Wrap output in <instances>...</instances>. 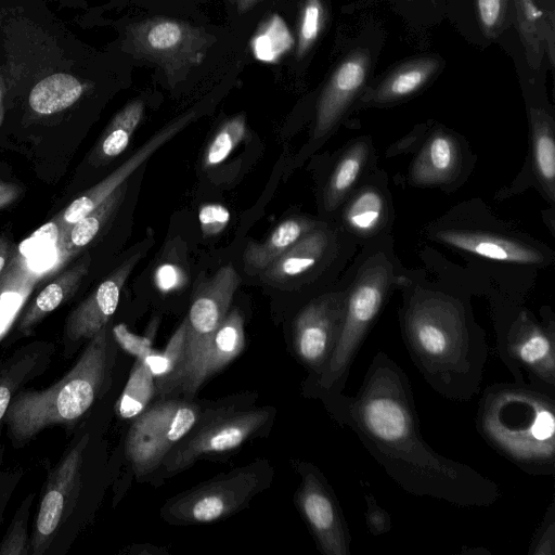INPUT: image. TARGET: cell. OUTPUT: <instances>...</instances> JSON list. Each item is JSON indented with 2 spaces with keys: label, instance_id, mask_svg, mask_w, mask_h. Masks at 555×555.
Masks as SVG:
<instances>
[{
  "label": "cell",
  "instance_id": "cell-1",
  "mask_svg": "<svg viewBox=\"0 0 555 555\" xmlns=\"http://www.w3.org/2000/svg\"><path fill=\"white\" fill-rule=\"evenodd\" d=\"M331 416L348 427L405 492L463 507L494 504L499 486L423 438L408 375L385 351L372 359L354 396H321Z\"/></svg>",
  "mask_w": 555,
  "mask_h": 555
},
{
  "label": "cell",
  "instance_id": "cell-8",
  "mask_svg": "<svg viewBox=\"0 0 555 555\" xmlns=\"http://www.w3.org/2000/svg\"><path fill=\"white\" fill-rule=\"evenodd\" d=\"M272 478L264 460L237 467L169 500L160 511L170 524H206L224 518L247 505Z\"/></svg>",
  "mask_w": 555,
  "mask_h": 555
},
{
  "label": "cell",
  "instance_id": "cell-45",
  "mask_svg": "<svg viewBox=\"0 0 555 555\" xmlns=\"http://www.w3.org/2000/svg\"><path fill=\"white\" fill-rule=\"evenodd\" d=\"M184 281L182 270L173 263H163L154 272V282L159 291L169 293L178 289Z\"/></svg>",
  "mask_w": 555,
  "mask_h": 555
},
{
  "label": "cell",
  "instance_id": "cell-11",
  "mask_svg": "<svg viewBox=\"0 0 555 555\" xmlns=\"http://www.w3.org/2000/svg\"><path fill=\"white\" fill-rule=\"evenodd\" d=\"M198 418L197 405L175 399L160 400L135 416L125 443L126 455L135 474L144 476L162 465Z\"/></svg>",
  "mask_w": 555,
  "mask_h": 555
},
{
  "label": "cell",
  "instance_id": "cell-2",
  "mask_svg": "<svg viewBox=\"0 0 555 555\" xmlns=\"http://www.w3.org/2000/svg\"><path fill=\"white\" fill-rule=\"evenodd\" d=\"M79 42L42 0H0V76L37 116L63 113L92 88Z\"/></svg>",
  "mask_w": 555,
  "mask_h": 555
},
{
  "label": "cell",
  "instance_id": "cell-17",
  "mask_svg": "<svg viewBox=\"0 0 555 555\" xmlns=\"http://www.w3.org/2000/svg\"><path fill=\"white\" fill-rule=\"evenodd\" d=\"M196 117L194 109L183 113L150 138L133 155L104 180L74 199L59 216V236L80 218L104 202L160 146L171 140Z\"/></svg>",
  "mask_w": 555,
  "mask_h": 555
},
{
  "label": "cell",
  "instance_id": "cell-21",
  "mask_svg": "<svg viewBox=\"0 0 555 555\" xmlns=\"http://www.w3.org/2000/svg\"><path fill=\"white\" fill-rule=\"evenodd\" d=\"M91 257L87 253L74 266L59 274L25 307L14 325V339L29 336L51 312L75 295L88 274Z\"/></svg>",
  "mask_w": 555,
  "mask_h": 555
},
{
  "label": "cell",
  "instance_id": "cell-20",
  "mask_svg": "<svg viewBox=\"0 0 555 555\" xmlns=\"http://www.w3.org/2000/svg\"><path fill=\"white\" fill-rule=\"evenodd\" d=\"M515 23L532 69L555 51V0H513Z\"/></svg>",
  "mask_w": 555,
  "mask_h": 555
},
{
  "label": "cell",
  "instance_id": "cell-14",
  "mask_svg": "<svg viewBox=\"0 0 555 555\" xmlns=\"http://www.w3.org/2000/svg\"><path fill=\"white\" fill-rule=\"evenodd\" d=\"M298 470L301 481L296 503L319 551L324 555H350L349 526L331 485L310 463H300Z\"/></svg>",
  "mask_w": 555,
  "mask_h": 555
},
{
  "label": "cell",
  "instance_id": "cell-36",
  "mask_svg": "<svg viewBox=\"0 0 555 555\" xmlns=\"http://www.w3.org/2000/svg\"><path fill=\"white\" fill-rule=\"evenodd\" d=\"M294 40L284 24L278 16H271L254 37L251 48L257 59L263 62H274L285 53Z\"/></svg>",
  "mask_w": 555,
  "mask_h": 555
},
{
  "label": "cell",
  "instance_id": "cell-10",
  "mask_svg": "<svg viewBox=\"0 0 555 555\" xmlns=\"http://www.w3.org/2000/svg\"><path fill=\"white\" fill-rule=\"evenodd\" d=\"M241 278L231 264L220 268L197 288L185 318L186 343L182 367L169 387L170 393L191 398V389L210 339L227 313Z\"/></svg>",
  "mask_w": 555,
  "mask_h": 555
},
{
  "label": "cell",
  "instance_id": "cell-47",
  "mask_svg": "<svg viewBox=\"0 0 555 555\" xmlns=\"http://www.w3.org/2000/svg\"><path fill=\"white\" fill-rule=\"evenodd\" d=\"M17 251L9 238L0 236V278L8 270Z\"/></svg>",
  "mask_w": 555,
  "mask_h": 555
},
{
  "label": "cell",
  "instance_id": "cell-39",
  "mask_svg": "<svg viewBox=\"0 0 555 555\" xmlns=\"http://www.w3.org/2000/svg\"><path fill=\"white\" fill-rule=\"evenodd\" d=\"M325 23L322 0H304L297 28L296 57L302 59L318 40Z\"/></svg>",
  "mask_w": 555,
  "mask_h": 555
},
{
  "label": "cell",
  "instance_id": "cell-7",
  "mask_svg": "<svg viewBox=\"0 0 555 555\" xmlns=\"http://www.w3.org/2000/svg\"><path fill=\"white\" fill-rule=\"evenodd\" d=\"M215 41L202 27L158 16L128 25L121 48L135 59L156 64L173 87L204 61Z\"/></svg>",
  "mask_w": 555,
  "mask_h": 555
},
{
  "label": "cell",
  "instance_id": "cell-23",
  "mask_svg": "<svg viewBox=\"0 0 555 555\" xmlns=\"http://www.w3.org/2000/svg\"><path fill=\"white\" fill-rule=\"evenodd\" d=\"M39 276L18 251L0 278V346L26 307Z\"/></svg>",
  "mask_w": 555,
  "mask_h": 555
},
{
  "label": "cell",
  "instance_id": "cell-48",
  "mask_svg": "<svg viewBox=\"0 0 555 555\" xmlns=\"http://www.w3.org/2000/svg\"><path fill=\"white\" fill-rule=\"evenodd\" d=\"M20 195V186L0 181V210L14 203Z\"/></svg>",
  "mask_w": 555,
  "mask_h": 555
},
{
  "label": "cell",
  "instance_id": "cell-33",
  "mask_svg": "<svg viewBox=\"0 0 555 555\" xmlns=\"http://www.w3.org/2000/svg\"><path fill=\"white\" fill-rule=\"evenodd\" d=\"M156 393L155 377L144 358H135L116 409L121 418H134Z\"/></svg>",
  "mask_w": 555,
  "mask_h": 555
},
{
  "label": "cell",
  "instance_id": "cell-38",
  "mask_svg": "<svg viewBox=\"0 0 555 555\" xmlns=\"http://www.w3.org/2000/svg\"><path fill=\"white\" fill-rule=\"evenodd\" d=\"M36 498L30 492L23 499L0 542V555H29L28 521Z\"/></svg>",
  "mask_w": 555,
  "mask_h": 555
},
{
  "label": "cell",
  "instance_id": "cell-35",
  "mask_svg": "<svg viewBox=\"0 0 555 555\" xmlns=\"http://www.w3.org/2000/svg\"><path fill=\"white\" fill-rule=\"evenodd\" d=\"M384 208L382 195L373 189H365L351 201L345 219L348 227L357 233H371L380 224Z\"/></svg>",
  "mask_w": 555,
  "mask_h": 555
},
{
  "label": "cell",
  "instance_id": "cell-40",
  "mask_svg": "<svg viewBox=\"0 0 555 555\" xmlns=\"http://www.w3.org/2000/svg\"><path fill=\"white\" fill-rule=\"evenodd\" d=\"M479 27L488 39L498 38L506 28L509 0H475Z\"/></svg>",
  "mask_w": 555,
  "mask_h": 555
},
{
  "label": "cell",
  "instance_id": "cell-28",
  "mask_svg": "<svg viewBox=\"0 0 555 555\" xmlns=\"http://www.w3.org/2000/svg\"><path fill=\"white\" fill-rule=\"evenodd\" d=\"M457 158V149L452 138L446 133H436L414 162L411 178L417 184L443 182L455 169Z\"/></svg>",
  "mask_w": 555,
  "mask_h": 555
},
{
  "label": "cell",
  "instance_id": "cell-50",
  "mask_svg": "<svg viewBox=\"0 0 555 555\" xmlns=\"http://www.w3.org/2000/svg\"><path fill=\"white\" fill-rule=\"evenodd\" d=\"M4 95H5L4 82H3L2 77L0 76V125L2 121V115H3Z\"/></svg>",
  "mask_w": 555,
  "mask_h": 555
},
{
  "label": "cell",
  "instance_id": "cell-27",
  "mask_svg": "<svg viewBox=\"0 0 555 555\" xmlns=\"http://www.w3.org/2000/svg\"><path fill=\"white\" fill-rule=\"evenodd\" d=\"M326 246V234L321 230H311L266 268L263 275L272 282L297 276L319 261Z\"/></svg>",
  "mask_w": 555,
  "mask_h": 555
},
{
  "label": "cell",
  "instance_id": "cell-16",
  "mask_svg": "<svg viewBox=\"0 0 555 555\" xmlns=\"http://www.w3.org/2000/svg\"><path fill=\"white\" fill-rule=\"evenodd\" d=\"M141 255L140 251L135 253L122 261L85 300L68 313L63 335L64 357H72L81 343L89 341L108 324L117 309L121 289L142 257Z\"/></svg>",
  "mask_w": 555,
  "mask_h": 555
},
{
  "label": "cell",
  "instance_id": "cell-9",
  "mask_svg": "<svg viewBox=\"0 0 555 555\" xmlns=\"http://www.w3.org/2000/svg\"><path fill=\"white\" fill-rule=\"evenodd\" d=\"M498 354L514 382L555 390V325L526 311L501 317L496 323Z\"/></svg>",
  "mask_w": 555,
  "mask_h": 555
},
{
  "label": "cell",
  "instance_id": "cell-41",
  "mask_svg": "<svg viewBox=\"0 0 555 555\" xmlns=\"http://www.w3.org/2000/svg\"><path fill=\"white\" fill-rule=\"evenodd\" d=\"M528 554L530 555H554L555 554V505L551 502L544 516L538 526Z\"/></svg>",
  "mask_w": 555,
  "mask_h": 555
},
{
  "label": "cell",
  "instance_id": "cell-3",
  "mask_svg": "<svg viewBox=\"0 0 555 555\" xmlns=\"http://www.w3.org/2000/svg\"><path fill=\"white\" fill-rule=\"evenodd\" d=\"M401 331L414 366L433 390L461 402L479 392L488 345L461 301L431 293L412 297L401 312Z\"/></svg>",
  "mask_w": 555,
  "mask_h": 555
},
{
  "label": "cell",
  "instance_id": "cell-29",
  "mask_svg": "<svg viewBox=\"0 0 555 555\" xmlns=\"http://www.w3.org/2000/svg\"><path fill=\"white\" fill-rule=\"evenodd\" d=\"M126 192L121 184L104 202L80 218L60 235V245L67 256H74L87 247L104 228L120 206Z\"/></svg>",
  "mask_w": 555,
  "mask_h": 555
},
{
  "label": "cell",
  "instance_id": "cell-34",
  "mask_svg": "<svg viewBox=\"0 0 555 555\" xmlns=\"http://www.w3.org/2000/svg\"><path fill=\"white\" fill-rule=\"evenodd\" d=\"M367 156L365 143L352 145L337 164L332 173L325 195L324 205L334 210L358 180Z\"/></svg>",
  "mask_w": 555,
  "mask_h": 555
},
{
  "label": "cell",
  "instance_id": "cell-43",
  "mask_svg": "<svg viewBox=\"0 0 555 555\" xmlns=\"http://www.w3.org/2000/svg\"><path fill=\"white\" fill-rule=\"evenodd\" d=\"M365 501V525L369 532L374 537L383 535L392 528L390 514L382 507L372 493H364Z\"/></svg>",
  "mask_w": 555,
  "mask_h": 555
},
{
  "label": "cell",
  "instance_id": "cell-42",
  "mask_svg": "<svg viewBox=\"0 0 555 555\" xmlns=\"http://www.w3.org/2000/svg\"><path fill=\"white\" fill-rule=\"evenodd\" d=\"M112 336L119 347L135 358L145 359L154 351L152 337L135 335L124 323L112 328Z\"/></svg>",
  "mask_w": 555,
  "mask_h": 555
},
{
  "label": "cell",
  "instance_id": "cell-12",
  "mask_svg": "<svg viewBox=\"0 0 555 555\" xmlns=\"http://www.w3.org/2000/svg\"><path fill=\"white\" fill-rule=\"evenodd\" d=\"M89 434L77 438L50 470L42 488L30 533L29 555H43L72 513L81 487L83 454Z\"/></svg>",
  "mask_w": 555,
  "mask_h": 555
},
{
  "label": "cell",
  "instance_id": "cell-25",
  "mask_svg": "<svg viewBox=\"0 0 555 555\" xmlns=\"http://www.w3.org/2000/svg\"><path fill=\"white\" fill-rule=\"evenodd\" d=\"M438 237L443 243L485 258L517 262L537 263L542 257L527 245L503 236L463 231H442Z\"/></svg>",
  "mask_w": 555,
  "mask_h": 555
},
{
  "label": "cell",
  "instance_id": "cell-5",
  "mask_svg": "<svg viewBox=\"0 0 555 555\" xmlns=\"http://www.w3.org/2000/svg\"><path fill=\"white\" fill-rule=\"evenodd\" d=\"M116 349L108 324L98 332L63 377L42 389L22 388L3 421L14 449L48 428L73 427L109 388Z\"/></svg>",
  "mask_w": 555,
  "mask_h": 555
},
{
  "label": "cell",
  "instance_id": "cell-6",
  "mask_svg": "<svg viewBox=\"0 0 555 555\" xmlns=\"http://www.w3.org/2000/svg\"><path fill=\"white\" fill-rule=\"evenodd\" d=\"M388 267L373 262L365 267L345 300L339 335L332 356L312 391L320 397L343 392L350 367L385 301Z\"/></svg>",
  "mask_w": 555,
  "mask_h": 555
},
{
  "label": "cell",
  "instance_id": "cell-51",
  "mask_svg": "<svg viewBox=\"0 0 555 555\" xmlns=\"http://www.w3.org/2000/svg\"><path fill=\"white\" fill-rule=\"evenodd\" d=\"M229 1H230L231 3H234V2H235V0H229Z\"/></svg>",
  "mask_w": 555,
  "mask_h": 555
},
{
  "label": "cell",
  "instance_id": "cell-32",
  "mask_svg": "<svg viewBox=\"0 0 555 555\" xmlns=\"http://www.w3.org/2000/svg\"><path fill=\"white\" fill-rule=\"evenodd\" d=\"M186 321L181 322L163 351L154 350L144 360L152 371L156 393L167 396L170 385L179 374L185 354Z\"/></svg>",
  "mask_w": 555,
  "mask_h": 555
},
{
  "label": "cell",
  "instance_id": "cell-30",
  "mask_svg": "<svg viewBox=\"0 0 555 555\" xmlns=\"http://www.w3.org/2000/svg\"><path fill=\"white\" fill-rule=\"evenodd\" d=\"M143 101L133 100L114 116L96 150V156L100 160L115 158L127 149L133 132L143 118Z\"/></svg>",
  "mask_w": 555,
  "mask_h": 555
},
{
  "label": "cell",
  "instance_id": "cell-13",
  "mask_svg": "<svg viewBox=\"0 0 555 555\" xmlns=\"http://www.w3.org/2000/svg\"><path fill=\"white\" fill-rule=\"evenodd\" d=\"M270 409L222 413L193 427L167 454L163 467L169 473L188 468L204 454L220 453L240 447L268 423Z\"/></svg>",
  "mask_w": 555,
  "mask_h": 555
},
{
  "label": "cell",
  "instance_id": "cell-22",
  "mask_svg": "<svg viewBox=\"0 0 555 555\" xmlns=\"http://www.w3.org/2000/svg\"><path fill=\"white\" fill-rule=\"evenodd\" d=\"M438 56H422L398 65L376 86L363 92L361 105H384L413 95L436 76L442 66Z\"/></svg>",
  "mask_w": 555,
  "mask_h": 555
},
{
  "label": "cell",
  "instance_id": "cell-15",
  "mask_svg": "<svg viewBox=\"0 0 555 555\" xmlns=\"http://www.w3.org/2000/svg\"><path fill=\"white\" fill-rule=\"evenodd\" d=\"M343 296H326L307 305L294 322V348L317 380L335 348L343 321Z\"/></svg>",
  "mask_w": 555,
  "mask_h": 555
},
{
  "label": "cell",
  "instance_id": "cell-19",
  "mask_svg": "<svg viewBox=\"0 0 555 555\" xmlns=\"http://www.w3.org/2000/svg\"><path fill=\"white\" fill-rule=\"evenodd\" d=\"M54 354V344L40 340L20 347L0 361V462L3 421L13 396L43 375L52 364Z\"/></svg>",
  "mask_w": 555,
  "mask_h": 555
},
{
  "label": "cell",
  "instance_id": "cell-31",
  "mask_svg": "<svg viewBox=\"0 0 555 555\" xmlns=\"http://www.w3.org/2000/svg\"><path fill=\"white\" fill-rule=\"evenodd\" d=\"M533 160L540 181L554 194L555 178V142L553 120L543 109L531 111Z\"/></svg>",
  "mask_w": 555,
  "mask_h": 555
},
{
  "label": "cell",
  "instance_id": "cell-37",
  "mask_svg": "<svg viewBox=\"0 0 555 555\" xmlns=\"http://www.w3.org/2000/svg\"><path fill=\"white\" fill-rule=\"evenodd\" d=\"M246 132L247 126L244 115H236L224 121L205 151L204 166L209 168L224 162L244 140Z\"/></svg>",
  "mask_w": 555,
  "mask_h": 555
},
{
  "label": "cell",
  "instance_id": "cell-46",
  "mask_svg": "<svg viewBox=\"0 0 555 555\" xmlns=\"http://www.w3.org/2000/svg\"><path fill=\"white\" fill-rule=\"evenodd\" d=\"M24 472L20 468L8 469L0 473V528L9 502L18 487Z\"/></svg>",
  "mask_w": 555,
  "mask_h": 555
},
{
  "label": "cell",
  "instance_id": "cell-4",
  "mask_svg": "<svg viewBox=\"0 0 555 555\" xmlns=\"http://www.w3.org/2000/svg\"><path fill=\"white\" fill-rule=\"evenodd\" d=\"M475 425L483 441L520 470L555 474V390L529 382L490 384L479 398Z\"/></svg>",
  "mask_w": 555,
  "mask_h": 555
},
{
  "label": "cell",
  "instance_id": "cell-49",
  "mask_svg": "<svg viewBox=\"0 0 555 555\" xmlns=\"http://www.w3.org/2000/svg\"><path fill=\"white\" fill-rule=\"evenodd\" d=\"M261 0H235L237 10L241 13H244L250 10L254 5H256Z\"/></svg>",
  "mask_w": 555,
  "mask_h": 555
},
{
  "label": "cell",
  "instance_id": "cell-18",
  "mask_svg": "<svg viewBox=\"0 0 555 555\" xmlns=\"http://www.w3.org/2000/svg\"><path fill=\"white\" fill-rule=\"evenodd\" d=\"M371 67L367 49L352 50L335 68L324 87L317 107L314 138L326 134L362 91Z\"/></svg>",
  "mask_w": 555,
  "mask_h": 555
},
{
  "label": "cell",
  "instance_id": "cell-26",
  "mask_svg": "<svg viewBox=\"0 0 555 555\" xmlns=\"http://www.w3.org/2000/svg\"><path fill=\"white\" fill-rule=\"evenodd\" d=\"M312 228L313 223L302 218H292L281 222L264 242L247 245L243 253L245 267L256 271L264 270Z\"/></svg>",
  "mask_w": 555,
  "mask_h": 555
},
{
  "label": "cell",
  "instance_id": "cell-44",
  "mask_svg": "<svg viewBox=\"0 0 555 555\" xmlns=\"http://www.w3.org/2000/svg\"><path fill=\"white\" fill-rule=\"evenodd\" d=\"M198 220L204 234L216 235L229 223L230 211L220 204H205L199 208Z\"/></svg>",
  "mask_w": 555,
  "mask_h": 555
},
{
  "label": "cell",
  "instance_id": "cell-24",
  "mask_svg": "<svg viewBox=\"0 0 555 555\" xmlns=\"http://www.w3.org/2000/svg\"><path fill=\"white\" fill-rule=\"evenodd\" d=\"M245 347L244 319L237 309L229 311L212 335L194 378L191 398L209 377L232 362Z\"/></svg>",
  "mask_w": 555,
  "mask_h": 555
}]
</instances>
